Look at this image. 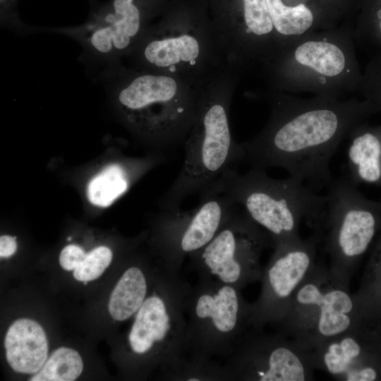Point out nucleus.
I'll use <instances>...</instances> for the list:
<instances>
[{
    "label": "nucleus",
    "instance_id": "8",
    "mask_svg": "<svg viewBox=\"0 0 381 381\" xmlns=\"http://www.w3.org/2000/svg\"><path fill=\"white\" fill-rule=\"evenodd\" d=\"M192 210H167L166 224L177 234L178 249L190 253L203 248L224 224L237 205L226 195L205 188Z\"/></svg>",
    "mask_w": 381,
    "mask_h": 381
},
{
    "label": "nucleus",
    "instance_id": "23",
    "mask_svg": "<svg viewBox=\"0 0 381 381\" xmlns=\"http://www.w3.org/2000/svg\"><path fill=\"white\" fill-rule=\"evenodd\" d=\"M376 19L369 25L353 30L355 42L365 44L366 42L381 45V11H377Z\"/></svg>",
    "mask_w": 381,
    "mask_h": 381
},
{
    "label": "nucleus",
    "instance_id": "20",
    "mask_svg": "<svg viewBox=\"0 0 381 381\" xmlns=\"http://www.w3.org/2000/svg\"><path fill=\"white\" fill-rule=\"evenodd\" d=\"M258 374L261 381H303L306 378L303 362L296 353L286 347L272 351L268 368Z\"/></svg>",
    "mask_w": 381,
    "mask_h": 381
},
{
    "label": "nucleus",
    "instance_id": "28",
    "mask_svg": "<svg viewBox=\"0 0 381 381\" xmlns=\"http://www.w3.org/2000/svg\"><path fill=\"white\" fill-rule=\"evenodd\" d=\"M188 380H189V381H198V380H198V379H196V378H193V379L190 378V379H189Z\"/></svg>",
    "mask_w": 381,
    "mask_h": 381
},
{
    "label": "nucleus",
    "instance_id": "6",
    "mask_svg": "<svg viewBox=\"0 0 381 381\" xmlns=\"http://www.w3.org/2000/svg\"><path fill=\"white\" fill-rule=\"evenodd\" d=\"M184 14L147 27L133 53L143 71L172 75L201 87L227 62L213 21Z\"/></svg>",
    "mask_w": 381,
    "mask_h": 381
},
{
    "label": "nucleus",
    "instance_id": "13",
    "mask_svg": "<svg viewBox=\"0 0 381 381\" xmlns=\"http://www.w3.org/2000/svg\"><path fill=\"white\" fill-rule=\"evenodd\" d=\"M296 301L305 306H316L318 310L317 329L325 337H334L346 332L351 324L353 303L343 289L323 291L318 286L308 283L296 294Z\"/></svg>",
    "mask_w": 381,
    "mask_h": 381
},
{
    "label": "nucleus",
    "instance_id": "18",
    "mask_svg": "<svg viewBox=\"0 0 381 381\" xmlns=\"http://www.w3.org/2000/svg\"><path fill=\"white\" fill-rule=\"evenodd\" d=\"M238 308V298L235 290L231 286H225L214 296H200L195 311L200 318H210L220 332H228L236 325Z\"/></svg>",
    "mask_w": 381,
    "mask_h": 381
},
{
    "label": "nucleus",
    "instance_id": "22",
    "mask_svg": "<svg viewBox=\"0 0 381 381\" xmlns=\"http://www.w3.org/2000/svg\"><path fill=\"white\" fill-rule=\"evenodd\" d=\"M112 259L111 250L99 246L86 254L82 262L74 270V278L80 282H90L102 275Z\"/></svg>",
    "mask_w": 381,
    "mask_h": 381
},
{
    "label": "nucleus",
    "instance_id": "1",
    "mask_svg": "<svg viewBox=\"0 0 381 381\" xmlns=\"http://www.w3.org/2000/svg\"><path fill=\"white\" fill-rule=\"evenodd\" d=\"M264 128L241 143L252 168L279 167L315 191L333 181L329 164L351 130L377 108L368 99L301 98L267 89Z\"/></svg>",
    "mask_w": 381,
    "mask_h": 381
},
{
    "label": "nucleus",
    "instance_id": "27",
    "mask_svg": "<svg viewBox=\"0 0 381 381\" xmlns=\"http://www.w3.org/2000/svg\"><path fill=\"white\" fill-rule=\"evenodd\" d=\"M377 253H378L380 254V255L381 256V241H380V242L379 243Z\"/></svg>",
    "mask_w": 381,
    "mask_h": 381
},
{
    "label": "nucleus",
    "instance_id": "19",
    "mask_svg": "<svg viewBox=\"0 0 381 381\" xmlns=\"http://www.w3.org/2000/svg\"><path fill=\"white\" fill-rule=\"evenodd\" d=\"M83 370L79 353L69 348L61 347L54 351L42 368L32 376V381H73Z\"/></svg>",
    "mask_w": 381,
    "mask_h": 381
},
{
    "label": "nucleus",
    "instance_id": "26",
    "mask_svg": "<svg viewBox=\"0 0 381 381\" xmlns=\"http://www.w3.org/2000/svg\"><path fill=\"white\" fill-rule=\"evenodd\" d=\"M16 238L3 235L0 237V256L1 258H9L13 255L17 250Z\"/></svg>",
    "mask_w": 381,
    "mask_h": 381
},
{
    "label": "nucleus",
    "instance_id": "17",
    "mask_svg": "<svg viewBox=\"0 0 381 381\" xmlns=\"http://www.w3.org/2000/svg\"><path fill=\"white\" fill-rule=\"evenodd\" d=\"M146 282L143 274L135 267H130L122 275L114 289L109 302L111 317L125 320L138 311L144 302Z\"/></svg>",
    "mask_w": 381,
    "mask_h": 381
},
{
    "label": "nucleus",
    "instance_id": "2",
    "mask_svg": "<svg viewBox=\"0 0 381 381\" xmlns=\"http://www.w3.org/2000/svg\"><path fill=\"white\" fill-rule=\"evenodd\" d=\"M243 72L227 64L200 87L195 117L184 141L183 164L164 196V209L180 208L188 196L199 193L245 160L244 149L233 138L229 120L231 102Z\"/></svg>",
    "mask_w": 381,
    "mask_h": 381
},
{
    "label": "nucleus",
    "instance_id": "10",
    "mask_svg": "<svg viewBox=\"0 0 381 381\" xmlns=\"http://www.w3.org/2000/svg\"><path fill=\"white\" fill-rule=\"evenodd\" d=\"M235 210L228 219V226L217 233L201 255L211 272L226 283L235 282L240 277L238 252L259 241L255 224L244 210L237 214Z\"/></svg>",
    "mask_w": 381,
    "mask_h": 381
},
{
    "label": "nucleus",
    "instance_id": "5",
    "mask_svg": "<svg viewBox=\"0 0 381 381\" xmlns=\"http://www.w3.org/2000/svg\"><path fill=\"white\" fill-rule=\"evenodd\" d=\"M200 87L167 74L147 71L128 75L116 102L128 126L160 147L185 141L193 123Z\"/></svg>",
    "mask_w": 381,
    "mask_h": 381
},
{
    "label": "nucleus",
    "instance_id": "14",
    "mask_svg": "<svg viewBox=\"0 0 381 381\" xmlns=\"http://www.w3.org/2000/svg\"><path fill=\"white\" fill-rule=\"evenodd\" d=\"M278 255L269 270L271 287L279 298H287L309 270L315 248L310 241L299 238L279 243Z\"/></svg>",
    "mask_w": 381,
    "mask_h": 381
},
{
    "label": "nucleus",
    "instance_id": "12",
    "mask_svg": "<svg viewBox=\"0 0 381 381\" xmlns=\"http://www.w3.org/2000/svg\"><path fill=\"white\" fill-rule=\"evenodd\" d=\"M346 177L355 185H381V126H370L363 121L349 132Z\"/></svg>",
    "mask_w": 381,
    "mask_h": 381
},
{
    "label": "nucleus",
    "instance_id": "7",
    "mask_svg": "<svg viewBox=\"0 0 381 381\" xmlns=\"http://www.w3.org/2000/svg\"><path fill=\"white\" fill-rule=\"evenodd\" d=\"M346 176L328 186L323 223L328 228L327 249L337 262L362 256L381 227V202L362 195Z\"/></svg>",
    "mask_w": 381,
    "mask_h": 381
},
{
    "label": "nucleus",
    "instance_id": "11",
    "mask_svg": "<svg viewBox=\"0 0 381 381\" xmlns=\"http://www.w3.org/2000/svg\"><path fill=\"white\" fill-rule=\"evenodd\" d=\"M4 346L8 364L18 373H37L47 361L46 334L32 320L20 318L13 322L6 334Z\"/></svg>",
    "mask_w": 381,
    "mask_h": 381
},
{
    "label": "nucleus",
    "instance_id": "16",
    "mask_svg": "<svg viewBox=\"0 0 381 381\" xmlns=\"http://www.w3.org/2000/svg\"><path fill=\"white\" fill-rule=\"evenodd\" d=\"M134 166L112 163L104 167L87 183V198L89 202L99 207L111 205L128 190L132 175L138 174V171H131L130 168Z\"/></svg>",
    "mask_w": 381,
    "mask_h": 381
},
{
    "label": "nucleus",
    "instance_id": "9",
    "mask_svg": "<svg viewBox=\"0 0 381 381\" xmlns=\"http://www.w3.org/2000/svg\"><path fill=\"white\" fill-rule=\"evenodd\" d=\"M147 26L135 0H112L92 20L87 38L102 54L133 52Z\"/></svg>",
    "mask_w": 381,
    "mask_h": 381
},
{
    "label": "nucleus",
    "instance_id": "21",
    "mask_svg": "<svg viewBox=\"0 0 381 381\" xmlns=\"http://www.w3.org/2000/svg\"><path fill=\"white\" fill-rule=\"evenodd\" d=\"M361 351V346L355 338L346 337L327 346L323 363L331 374L344 376L353 368Z\"/></svg>",
    "mask_w": 381,
    "mask_h": 381
},
{
    "label": "nucleus",
    "instance_id": "3",
    "mask_svg": "<svg viewBox=\"0 0 381 381\" xmlns=\"http://www.w3.org/2000/svg\"><path fill=\"white\" fill-rule=\"evenodd\" d=\"M268 89L343 99L360 88L362 75L349 25L314 32L282 48L264 66Z\"/></svg>",
    "mask_w": 381,
    "mask_h": 381
},
{
    "label": "nucleus",
    "instance_id": "4",
    "mask_svg": "<svg viewBox=\"0 0 381 381\" xmlns=\"http://www.w3.org/2000/svg\"><path fill=\"white\" fill-rule=\"evenodd\" d=\"M205 188L226 195L278 243L299 238L303 220L315 226L324 222L327 195L291 176L278 179L262 169L251 167L241 174L231 168Z\"/></svg>",
    "mask_w": 381,
    "mask_h": 381
},
{
    "label": "nucleus",
    "instance_id": "29",
    "mask_svg": "<svg viewBox=\"0 0 381 381\" xmlns=\"http://www.w3.org/2000/svg\"><path fill=\"white\" fill-rule=\"evenodd\" d=\"M1 1H4V0H1Z\"/></svg>",
    "mask_w": 381,
    "mask_h": 381
},
{
    "label": "nucleus",
    "instance_id": "24",
    "mask_svg": "<svg viewBox=\"0 0 381 381\" xmlns=\"http://www.w3.org/2000/svg\"><path fill=\"white\" fill-rule=\"evenodd\" d=\"M86 254L83 248L78 245H67L60 253V265L67 271L74 270L84 260Z\"/></svg>",
    "mask_w": 381,
    "mask_h": 381
},
{
    "label": "nucleus",
    "instance_id": "25",
    "mask_svg": "<svg viewBox=\"0 0 381 381\" xmlns=\"http://www.w3.org/2000/svg\"><path fill=\"white\" fill-rule=\"evenodd\" d=\"M377 377V370L369 365L353 368L344 375V380L347 381H373Z\"/></svg>",
    "mask_w": 381,
    "mask_h": 381
},
{
    "label": "nucleus",
    "instance_id": "15",
    "mask_svg": "<svg viewBox=\"0 0 381 381\" xmlns=\"http://www.w3.org/2000/svg\"><path fill=\"white\" fill-rule=\"evenodd\" d=\"M170 327L165 306L159 298L152 296L144 301L132 326L129 341L133 351H147L156 341L164 339Z\"/></svg>",
    "mask_w": 381,
    "mask_h": 381
}]
</instances>
